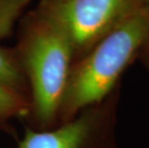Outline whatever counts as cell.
<instances>
[{
  "instance_id": "1",
  "label": "cell",
  "mask_w": 149,
  "mask_h": 148,
  "mask_svg": "<svg viewBox=\"0 0 149 148\" xmlns=\"http://www.w3.org/2000/svg\"><path fill=\"white\" fill-rule=\"evenodd\" d=\"M148 39L149 2L72 65L61 106L65 115H74L107 99Z\"/></svg>"
},
{
  "instance_id": "2",
  "label": "cell",
  "mask_w": 149,
  "mask_h": 148,
  "mask_svg": "<svg viewBox=\"0 0 149 148\" xmlns=\"http://www.w3.org/2000/svg\"><path fill=\"white\" fill-rule=\"evenodd\" d=\"M20 51L36 114L43 122L52 120L61 109L72 67L71 43L62 28L35 9L24 20Z\"/></svg>"
},
{
  "instance_id": "3",
  "label": "cell",
  "mask_w": 149,
  "mask_h": 148,
  "mask_svg": "<svg viewBox=\"0 0 149 148\" xmlns=\"http://www.w3.org/2000/svg\"><path fill=\"white\" fill-rule=\"evenodd\" d=\"M148 0H40L36 10L64 30L74 57H83Z\"/></svg>"
},
{
  "instance_id": "4",
  "label": "cell",
  "mask_w": 149,
  "mask_h": 148,
  "mask_svg": "<svg viewBox=\"0 0 149 148\" xmlns=\"http://www.w3.org/2000/svg\"><path fill=\"white\" fill-rule=\"evenodd\" d=\"M112 107L91 109L56 130L26 132L19 148H109Z\"/></svg>"
},
{
  "instance_id": "5",
  "label": "cell",
  "mask_w": 149,
  "mask_h": 148,
  "mask_svg": "<svg viewBox=\"0 0 149 148\" xmlns=\"http://www.w3.org/2000/svg\"><path fill=\"white\" fill-rule=\"evenodd\" d=\"M31 0H0V40L10 37Z\"/></svg>"
},
{
  "instance_id": "6",
  "label": "cell",
  "mask_w": 149,
  "mask_h": 148,
  "mask_svg": "<svg viewBox=\"0 0 149 148\" xmlns=\"http://www.w3.org/2000/svg\"><path fill=\"white\" fill-rule=\"evenodd\" d=\"M22 67L9 50L0 47V82L17 89L23 83Z\"/></svg>"
},
{
  "instance_id": "7",
  "label": "cell",
  "mask_w": 149,
  "mask_h": 148,
  "mask_svg": "<svg viewBox=\"0 0 149 148\" xmlns=\"http://www.w3.org/2000/svg\"><path fill=\"white\" fill-rule=\"evenodd\" d=\"M25 111L23 99L17 89L0 82V120Z\"/></svg>"
},
{
  "instance_id": "8",
  "label": "cell",
  "mask_w": 149,
  "mask_h": 148,
  "mask_svg": "<svg viewBox=\"0 0 149 148\" xmlns=\"http://www.w3.org/2000/svg\"><path fill=\"white\" fill-rule=\"evenodd\" d=\"M139 55H141V60L144 63V65L149 68V39L146 42V43L144 44L143 48L141 49Z\"/></svg>"
},
{
  "instance_id": "9",
  "label": "cell",
  "mask_w": 149,
  "mask_h": 148,
  "mask_svg": "<svg viewBox=\"0 0 149 148\" xmlns=\"http://www.w3.org/2000/svg\"><path fill=\"white\" fill-rule=\"evenodd\" d=\"M148 1H149V0H148Z\"/></svg>"
}]
</instances>
